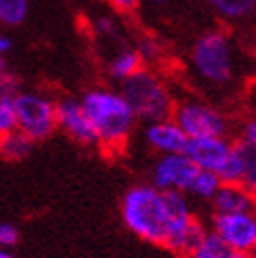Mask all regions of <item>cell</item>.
Listing matches in <instances>:
<instances>
[{
  "mask_svg": "<svg viewBox=\"0 0 256 258\" xmlns=\"http://www.w3.org/2000/svg\"><path fill=\"white\" fill-rule=\"evenodd\" d=\"M120 216L133 235L156 246H166V241L196 221L187 196L162 191L151 183H139L124 191Z\"/></svg>",
  "mask_w": 256,
  "mask_h": 258,
  "instance_id": "obj_1",
  "label": "cell"
},
{
  "mask_svg": "<svg viewBox=\"0 0 256 258\" xmlns=\"http://www.w3.org/2000/svg\"><path fill=\"white\" fill-rule=\"evenodd\" d=\"M80 103L97 135V147L107 153L122 151L137 128V115L120 88L93 86L82 93Z\"/></svg>",
  "mask_w": 256,
  "mask_h": 258,
  "instance_id": "obj_2",
  "label": "cell"
},
{
  "mask_svg": "<svg viewBox=\"0 0 256 258\" xmlns=\"http://www.w3.org/2000/svg\"><path fill=\"white\" fill-rule=\"evenodd\" d=\"M237 46L233 36L225 28H212L202 32L189 48V72L202 84L223 88L237 76Z\"/></svg>",
  "mask_w": 256,
  "mask_h": 258,
  "instance_id": "obj_3",
  "label": "cell"
},
{
  "mask_svg": "<svg viewBox=\"0 0 256 258\" xmlns=\"http://www.w3.org/2000/svg\"><path fill=\"white\" fill-rule=\"evenodd\" d=\"M120 93L131 103L139 122H153L172 118L176 95L170 82L149 66L141 68L135 76L120 84Z\"/></svg>",
  "mask_w": 256,
  "mask_h": 258,
  "instance_id": "obj_4",
  "label": "cell"
},
{
  "mask_svg": "<svg viewBox=\"0 0 256 258\" xmlns=\"http://www.w3.org/2000/svg\"><path fill=\"white\" fill-rule=\"evenodd\" d=\"M185 153L202 170L212 172L221 183H241L244 158L239 141H231L229 137L189 139Z\"/></svg>",
  "mask_w": 256,
  "mask_h": 258,
  "instance_id": "obj_5",
  "label": "cell"
},
{
  "mask_svg": "<svg viewBox=\"0 0 256 258\" xmlns=\"http://www.w3.org/2000/svg\"><path fill=\"white\" fill-rule=\"evenodd\" d=\"M17 131L28 135L34 143L46 141L57 131V99L44 90H19L13 97Z\"/></svg>",
  "mask_w": 256,
  "mask_h": 258,
  "instance_id": "obj_6",
  "label": "cell"
},
{
  "mask_svg": "<svg viewBox=\"0 0 256 258\" xmlns=\"http://www.w3.org/2000/svg\"><path fill=\"white\" fill-rule=\"evenodd\" d=\"M172 120L183 128V133L189 139L229 137V131H231L229 115L202 97L176 99Z\"/></svg>",
  "mask_w": 256,
  "mask_h": 258,
  "instance_id": "obj_7",
  "label": "cell"
},
{
  "mask_svg": "<svg viewBox=\"0 0 256 258\" xmlns=\"http://www.w3.org/2000/svg\"><path fill=\"white\" fill-rule=\"evenodd\" d=\"M200 172L202 168L187 153H168V156H158L151 166L149 178L153 187L162 191H178L189 198Z\"/></svg>",
  "mask_w": 256,
  "mask_h": 258,
  "instance_id": "obj_8",
  "label": "cell"
},
{
  "mask_svg": "<svg viewBox=\"0 0 256 258\" xmlns=\"http://www.w3.org/2000/svg\"><path fill=\"white\" fill-rule=\"evenodd\" d=\"M212 231L219 235L233 252L256 250V212L235 214H212Z\"/></svg>",
  "mask_w": 256,
  "mask_h": 258,
  "instance_id": "obj_9",
  "label": "cell"
},
{
  "mask_svg": "<svg viewBox=\"0 0 256 258\" xmlns=\"http://www.w3.org/2000/svg\"><path fill=\"white\" fill-rule=\"evenodd\" d=\"M57 131L82 147H97V135L82 107L80 99L61 97L57 99Z\"/></svg>",
  "mask_w": 256,
  "mask_h": 258,
  "instance_id": "obj_10",
  "label": "cell"
},
{
  "mask_svg": "<svg viewBox=\"0 0 256 258\" xmlns=\"http://www.w3.org/2000/svg\"><path fill=\"white\" fill-rule=\"evenodd\" d=\"M143 143L158 156H168V153H185L189 145V137L183 133L172 118L166 120H153L143 124V133H141Z\"/></svg>",
  "mask_w": 256,
  "mask_h": 258,
  "instance_id": "obj_11",
  "label": "cell"
},
{
  "mask_svg": "<svg viewBox=\"0 0 256 258\" xmlns=\"http://www.w3.org/2000/svg\"><path fill=\"white\" fill-rule=\"evenodd\" d=\"M214 214H235L256 210V202L252 193L241 183H221L210 200Z\"/></svg>",
  "mask_w": 256,
  "mask_h": 258,
  "instance_id": "obj_12",
  "label": "cell"
},
{
  "mask_svg": "<svg viewBox=\"0 0 256 258\" xmlns=\"http://www.w3.org/2000/svg\"><path fill=\"white\" fill-rule=\"evenodd\" d=\"M141 68H145V61L137 50V46L131 44H120L113 48V53L107 57L105 63V74L111 82L122 84L131 76H135Z\"/></svg>",
  "mask_w": 256,
  "mask_h": 258,
  "instance_id": "obj_13",
  "label": "cell"
},
{
  "mask_svg": "<svg viewBox=\"0 0 256 258\" xmlns=\"http://www.w3.org/2000/svg\"><path fill=\"white\" fill-rule=\"evenodd\" d=\"M200 3L229 23H241L256 15V0H200Z\"/></svg>",
  "mask_w": 256,
  "mask_h": 258,
  "instance_id": "obj_14",
  "label": "cell"
},
{
  "mask_svg": "<svg viewBox=\"0 0 256 258\" xmlns=\"http://www.w3.org/2000/svg\"><path fill=\"white\" fill-rule=\"evenodd\" d=\"M204 235H206V227H204L196 218V221L191 225H187L181 233H176L172 239L166 241L164 248H168L170 252H174L176 256H181V258H187L200 246V241L204 239Z\"/></svg>",
  "mask_w": 256,
  "mask_h": 258,
  "instance_id": "obj_15",
  "label": "cell"
},
{
  "mask_svg": "<svg viewBox=\"0 0 256 258\" xmlns=\"http://www.w3.org/2000/svg\"><path fill=\"white\" fill-rule=\"evenodd\" d=\"M91 32L97 40L101 42H111V44H126L124 42V32H122V23L118 21L116 15H109V13H99V15L91 21Z\"/></svg>",
  "mask_w": 256,
  "mask_h": 258,
  "instance_id": "obj_16",
  "label": "cell"
},
{
  "mask_svg": "<svg viewBox=\"0 0 256 258\" xmlns=\"http://www.w3.org/2000/svg\"><path fill=\"white\" fill-rule=\"evenodd\" d=\"M34 145L36 143L28 135H23L21 131H13L7 137L0 139V158L11 160V162H19L30 156Z\"/></svg>",
  "mask_w": 256,
  "mask_h": 258,
  "instance_id": "obj_17",
  "label": "cell"
},
{
  "mask_svg": "<svg viewBox=\"0 0 256 258\" xmlns=\"http://www.w3.org/2000/svg\"><path fill=\"white\" fill-rule=\"evenodd\" d=\"M30 13V0H0V25L3 28H17Z\"/></svg>",
  "mask_w": 256,
  "mask_h": 258,
  "instance_id": "obj_18",
  "label": "cell"
},
{
  "mask_svg": "<svg viewBox=\"0 0 256 258\" xmlns=\"http://www.w3.org/2000/svg\"><path fill=\"white\" fill-rule=\"evenodd\" d=\"M233 250L214 233V231H206V235L200 241V246L191 252L187 258H229Z\"/></svg>",
  "mask_w": 256,
  "mask_h": 258,
  "instance_id": "obj_19",
  "label": "cell"
},
{
  "mask_svg": "<svg viewBox=\"0 0 256 258\" xmlns=\"http://www.w3.org/2000/svg\"><path fill=\"white\" fill-rule=\"evenodd\" d=\"M135 46H137V50L141 53V57H143L145 66H149V68H153L156 63H160L164 59V55H166L164 44L158 40L156 36H151V34L141 36Z\"/></svg>",
  "mask_w": 256,
  "mask_h": 258,
  "instance_id": "obj_20",
  "label": "cell"
},
{
  "mask_svg": "<svg viewBox=\"0 0 256 258\" xmlns=\"http://www.w3.org/2000/svg\"><path fill=\"white\" fill-rule=\"evenodd\" d=\"M241 158H244V176H241V185H244L256 202V149L248 147L246 143L239 141Z\"/></svg>",
  "mask_w": 256,
  "mask_h": 258,
  "instance_id": "obj_21",
  "label": "cell"
},
{
  "mask_svg": "<svg viewBox=\"0 0 256 258\" xmlns=\"http://www.w3.org/2000/svg\"><path fill=\"white\" fill-rule=\"evenodd\" d=\"M219 187H221V180H219V178H216L212 172H208V170H202L200 176H198V180H196L194 191H191V198L210 202Z\"/></svg>",
  "mask_w": 256,
  "mask_h": 258,
  "instance_id": "obj_22",
  "label": "cell"
},
{
  "mask_svg": "<svg viewBox=\"0 0 256 258\" xmlns=\"http://www.w3.org/2000/svg\"><path fill=\"white\" fill-rule=\"evenodd\" d=\"M17 131V118L13 99H0V139L7 137L9 133Z\"/></svg>",
  "mask_w": 256,
  "mask_h": 258,
  "instance_id": "obj_23",
  "label": "cell"
},
{
  "mask_svg": "<svg viewBox=\"0 0 256 258\" xmlns=\"http://www.w3.org/2000/svg\"><path fill=\"white\" fill-rule=\"evenodd\" d=\"M21 90V80L11 70L0 76V99H13Z\"/></svg>",
  "mask_w": 256,
  "mask_h": 258,
  "instance_id": "obj_24",
  "label": "cell"
},
{
  "mask_svg": "<svg viewBox=\"0 0 256 258\" xmlns=\"http://www.w3.org/2000/svg\"><path fill=\"white\" fill-rule=\"evenodd\" d=\"M105 3L116 15H133L141 9L143 0H105Z\"/></svg>",
  "mask_w": 256,
  "mask_h": 258,
  "instance_id": "obj_25",
  "label": "cell"
},
{
  "mask_svg": "<svg viewBox=\"0 0 256 258\" xmlns=\"http://www.w3.org/2000/svg\"><path fill=\"white\" fill-rule=\"evenodd\" d=\"M21 233L15 225L11 223H0V248H13L17 246Z\"/></svg>",
  "mask_w": 256,
  "mask_h": 258,
  "instance_id": "obj_26",
  "label": "cell"
},
{
  "mask_svg": "<svg viewBox=\"0 0 256 258\" xmlns=\"http://www.w3.org/2000/svg\"><path fill=\"white\" fill-rule=\"evenodd\" d=\"M239 141H241V143H246L248 147L256 149V113L250 115V118L244 120V124H241Z\"/></svg>",
  "mask_w": 256,
  "mask_h": 258,
  "instance_id": "obj_27",
  "label": "cell"
},
{
  "mask_svg": "<svg viewBox=\"0 0 256 258\" xmlns=\"http://www.w3.org/2000/svg\"><path fill=\"white\" fill-rule=\"evenodd\" d=\"M13 48H15V40H13V36L0 32V55L9 57L13 53Z\"/></svg>",
  "mask_w": 256,
  "mask_h": 258,
  "instance_id": "obj_28",
  "label": "cell"
},
{
  "mask_svg": "<svg viewBox=\"0 0 256 258\" xmlns=\"http://www.w3.org/2000/svg\"><path fill=\"white\" fill-rule=\"evenodd\" d=\"M168 3H170V0H143V5H147L151 9H164Z\"/></svg>",
  "mask_w": 256,
  "mask_h": 258,
  "instance_id": "obj_29",
  "label": "cell"
},
{
  "mask_svg": "<svg viewBox=\"0 0 256 258\" xmlns=\"http://www.w3.org/2000/svg\"><path fill=\"white\" fill-rule=\"evenodd\" d=\"M7 72H9V61H7L5 55H0V76L7 74Z\"/></svg>",
  "mask_w": 256,
  "mask_h": 258,
  "instance_id": "obj_30",
  "label": "cell"
},
{
  "mask_svg": "<svg viewBox=\"0 0 256 258\" xmlns=\"http://www.w3.org/2000/svg\"><path fill=\"white\" fill-rule=\"evenodd\" d=\"M229 258H254V256L248 254V252H231V254H229Z\"/></svg>",
  "mask_w": 256,
  "mask_h": 258,
  "instance_id": "obj_31",
  "label": "cell"
},
{
  "mask_svg": "<svg viewBox=\"0 0 256 258\" xmlns=\"http://www.w3.org/2000/svg\"><path fill=\"white\" fill-rule=\"evenodd\" d=\"M0 258H17V256H13L7 248H0Z\"/></svg>",
  "mask_w": 256,
  "mask_h": 258,
  "instance_id": "obj_32",
  "label": "cell"
}]
</instances>
